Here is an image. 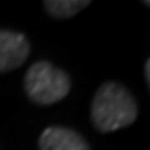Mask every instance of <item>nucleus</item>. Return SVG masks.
Instances as JSON below:
<instances>
[{
	"mask_svg": "<svg viewBox=\"0 0 150 150\" xmlns=\"http://www.w3.org/2000/svg\"><path fill=\"white\" fill-rule=\"evenodd\" d=\"M145 78H146L148 89H150V58H148V60H146V63H145Z\"/></svg>",
	"mask_w": 150,
	"mask_h": 150,
	"instance_id": "nucleus-6",
	"label": "nucleus"
},
{
	"mask_svg": "<svg viewBox=\"0 0 150 150\" xmlns=\"http://www.w3.org/2000/svg\"><path fill=\"white\" fill-rule=\"evenodd\" d=\"M40 150H91L89 143L72 128L47 127L38 137Z\"/></svg>",
	"mask_w": 150,
	"mask_h": 150,
	"instance_id": "nucleus-4",
	"label": "nucleus"
},
{
	"mask_svg": "<svg viewBox=\"0 0 150 150\" xmlns=\"http://www.w3.org/2000/svg\"><path fill=\"white\" fill-rule=\"evenodd\" d=\"M24 89L31 101L36 105H54L71 91L69 74L49 62L33 63L24 78Z\"/></svg>",
	"mask_w": 150,
	"mask_h": 150,
	"instance_id": "nucleus-2",
	"label": "nucleus"
},
{
	"mask_svg": "<svg viewBox=\"0 0 150 150\" xmlns=\"http://www.w3.org/2000/svg\"><path fill=\"white\" fill-rule=\"evenodd\" d=\"M137 117V105L132 92L117 81H105L96 91L91 103V120L100 132H114L132 125Z\"/></svg>",
	"mask_w": 150,
	"mask_h": 150,
	"instance_id": "nucleus-1",
	"label": "nucleus"
},
{
	"mask_svg": "<svg viewBox=\"0 0 150 150\" xmlns=\"http://www.w3.org/2000/svg\"><path fill=\"white\" fill-rule=\"evenodd\" d=\"M31 44L25 35L16 31L0 29V72L18 69L27 60Z\"/></svg>",
	"mask_w": 150,
	"mask_h": 150,
	"instance_id": "nucleus-3",
	"label": "nucleus"
},
{
	"mask_svg": "<svg viewBox=\"0 0 150 150\" xmlns=\"http://www.w3.org/2000/svg\"><path fill=\"white\" fill-rule=\"evenodd\" d=\"M145 4H146V6H148V7H150V0H145Z\"/></svg>",
	"mask_w": 150,
	"mask_h": 150,
	"instance_id": "nucleus-7",
	"label": "nucleus"
},
{
	"mask_svg": "<svg viewBox=\"0 0 150 150\" xmlns=\"http://www.w3.org/2000/svg\"><path fill=\"white\" fill-rule=\"evenodd\" d=\"M44 7L52 18L65 20L89 7V0H45Z\"/></svg>",
	"mask_w": 150,
	"mask_h": 150,
	"instance_id": "nucleus-5",
	"label": "nucleus"
}]
</instances>
